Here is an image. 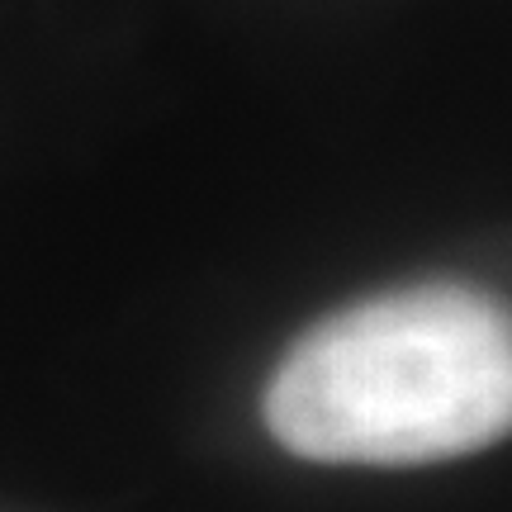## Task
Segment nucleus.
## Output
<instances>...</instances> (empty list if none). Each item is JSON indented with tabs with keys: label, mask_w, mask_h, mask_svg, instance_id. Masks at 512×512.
I'll use <instances>...</instances> for the list:
<instances>
[{
	"label": "nucleus",
	"mask_w": 512,
	"mask_h": 512,
	"mask_svg": "<svg viewBox=\"0 0 512 512\" xmlns=\"http://www.w3.org/2000/svg\"><path fill=\"white\" fill-rule=\"evenodd\" d=\"M313 465H437L512 437V309L475 285H413L313 323L261 399Z\"/></svg>",
	"instance_id": "f257e3e1"
}]
</instances>
